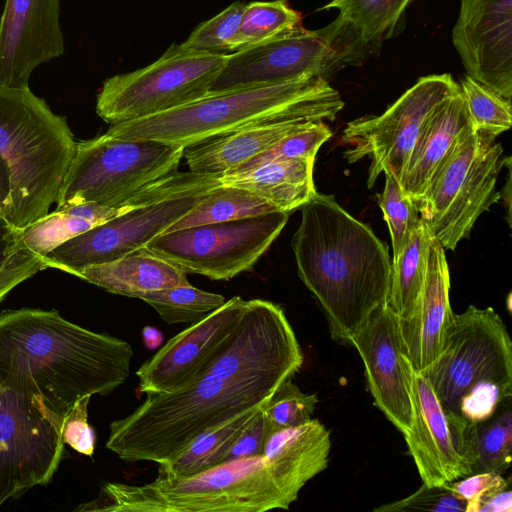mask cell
Segmentation results:
<instances>
[{
  "label": "cell",
  "mask_w": 512,
  "mask_h": 512,
  "mask_svg": "<svg viewBox=\"0 0 512 512\" xmlns=\"http://www.w3.org/2000/svg\"><path fill=\"white\" fill-rule=\"evenodd\" d=\"M459 88L450 74L421 77L384 113L349 122L341 142L345 159L355 163L371 158L367 186L372 188L384 170L399 181L425 122L447 97Z\"/></svg>",
  "instance_id": "obj_15"
},
{
  "label": "cell",
  "mask_w": 512,
  "mask_h": 512,
  "mask_svg": "<svg viewBox=\"0 0 512 512\" xmlns=\"http://www.w3.org/2000/svg\"><path fill=\"white\" fill-rule=\"evenodd\" d=\"M62 422L38 396L0 386V507L50 482L65 452Z\"/></svg>",
  "instance_id": "obj_14"
},
{
  "label": "cell",
  "mask_w": 512,
  "mask_h": 512,
  "mask_svg": "<svg viewBox=\"0 0 512 512\" xmlns=\"http://www.w3.org/2000/svg\"><path fill=\"white\" fill-rule=\"evenodd\" d=\"M301 208L291 242L298 275L322 309L331 337L348 344L386 304L392 269L388 246L332 195L316 193Z\"/></svg>",
  "instance_id": "obj_2"
},
{
  "label": "cell",
  "mask_w": 512,
  "mask_h": 512,
  "mask_svg": "<svg viewBox=\"0 0 512 512\" xmlns=\"http://www.w3.org/2000/svg\"><path fill=\"white\" fill-rule=\"evenodd\" d=\"M262 408L249 409L205 430L175 458L159 464L158 475L190 476L222 463L234 440Z\"/></svg>",
  "instance_id": "obj_29"
},
{
  "label": "cell",
  "mask_w": 512,
  "mask_h": 512,
  "mask_svg": "<svg viewBox=\"0 0 512 512\" xmlns=\"http://www.w3.org/2000/svg\"><path fill=\"white\" fill-rule=\"evenodd\" d=\"M77 277L110 293L139 299L149 292L190 284L185 271L145 247L88 266Z\"/></svg>",
  "instance_id": "obj_24"
},
{
  "label": "cell",
  "mask_w": 512,
  "mask_h": 512,
  "mask_svg": "<svg viewBox=\"0 0 512 512\" xmlns=\"http://www.w3.org/2000/svg\"><path fill=\"white\" fill-rule=\"evenodd\" d=\"M262 409L255 414L234 440L223 462L262 456L265 439L268 434L267 423Z\"/></svg>",
  "instance_id": "obj_43"
},
{
  "label": "cell",
  "mask_w": 512,
  "mask_h": 512,
  "mask_svg": "<svg viewBox=\"0 0 512 512\" xmlns=\"http://www.w3.org/2000/svg\"><path fill=\"white\" fill-rule=\"evenodd\" d=\"M245 3L237 1L198 25L182 46L198 52L229 54L230 42L241 20Z\"/></svg>",
  "instance_id": "obj_40"
},
{
  "label": "cell",
  "mask_w": 512,
  "mask_h": 512,
  "mask_svg": "<svg viewBox=\"0 0 512 512\" xmlns=\"http://www.w3.org/2000/svg\"><path fill=\"white\" fill-rule=\"evenodd\" d=\"M274 392L211 375L174 392H147L132 413L109 424L106 448L126 462L165 463L205 430L264 407Z\"/></svg>",
  "instance_id": "obj_5"
},
{
  "label": "cell",
  "mask_w": 512,
  "mask_h": 512,
  "mask_svg": "<svg viewBox=\"0 0 512 512\" xmlns=\"http://www.w3.org/2000/svg\"><path fill=\"white\" fill-rule=\"evenodd\" d=\"M428 231L415 230L398 259L392 262L386 306L400 322L414 313L423 289L427 265Z\"/></svg>",
  "instance_id": "obj_30"
},
{
  "label": "cell",
  "mask_w": 512,
  "mask_h": 512,
  "mask_svg": "<svg viewBox=\"0 0 512 512\" xmlns=\"http://www.w3.org/2000/svg\"><path fill=\"white\" fill-rule=\"evenodd\" d=\"M65 49L60 0H6L0 19V86L28 88L33 71Z\"/></svg>",
  "instance_id": "obj_20"
},
{
  "label": "cell",
  "mask_w": 512,
  "mask_h": 512,
  "mask_svg": "<svg viewBox=\"0 0 512 512\" xmlns=\"http://www.w3.org/2000/svg\"><path fill=\"white\" fill-rule=\"evenodd\" d=\"M472 127L497 137L512 124L511 101L466 75L459 84Z\"/></svg>",
  "instance_id": "obj_36"
},
{
  "label": "cell",
  "mask_w": 512,
  "mask_h": 512,
  "mask_svg": "<svg viewBox=\"0 0 512 512\" xmlns=\"http://www.w3.org/2000/svg\"><path fill=\"white\" fill-rule=\"evenodd\" d=\"M441 403L470 424L490 418L512 397V342L491 307L453 314L441 352L423 372Z\"/></svg>",
  "instance_id": "obj_7"
},
{
  "label": "cell",
  "mask_w": 512,
  "mask_h": 512,
  "mask_svg": "<svg viewBox=\"0 0 512 512\" xmlns=\"http://www.w3.org/2000/svg\"><path fill=\"white\" fill-rule=\"evenodd\" d=\"M452 41L467 75L512 97V0H461Z\"/></svg>",
  "instance_id": "obj_19"
},
{
  "label": "cell",
  "mask_w": 512,
  "mask_h": 512,
  "mask_svg": "<svg viewBox=\"0 0 512 512\" xmlns=\"http://www.w3.org/2000/svg\"><path fill=\"white\" fill-rule=\"evenodd\" d=\"M445 249L428 233L427 265L417 307L399 321L402 348L413 368L423 373L438 358L454 312L450 305V275Z\"/></svg>",
  "instance_id": "obj_22"
},
{
  "label": "cell",
  "mask_w": 512,
  "mask_h": 512,
  "mask_svg": "<svg viewBox=\"0 0 512 512\" xmlns=\"http://www.w3.org/2000/svg\"><path fill=\"white\" fill-rule=\"evenodd\" d=\"M131 345L75 324L56 310L0 313V386L38 396L60 417L78 398L106 396L130 374Z\"/></svg>",
  "instance_id": "obj_1"
},
{
  "label": "cell",
  "mask_w": 512,
  "mask_h": 512,
  "mask_svg": "<svg viewBox=\"0 0 512 512\" xmlns=\"http://www.w3.org/2000/svg\"><path fill=\"white\" fill-rule=\"evenodd\" d=\"M76 144L66 119L29 87L0 86V156L10 169L11 224L24 229L49 213Z\"/></svg>",
  "instance_id": "obj_6"
},
{
  "label": "cell",
  "mask_w": 512,
  "mask_h": 512,
  "mask_svg": "<svg viewBox=\"0 0 512 512\" xmlns=\"http://www.w3.org/2000/svg\"><path fill=\"white\" fill-rule=\"evenodd\" d=\"M472 127L460 88L441 102L422 127L399 184L417 205L456 144Z\"/></svg>",
  "instance_id": "obj_23"
},
{
  "label": "cell",
  "mask_w": 512,
  "mask_h": 512,
  "mask_svg": "<svg viewBox=\"0 0 512 512\" xmlns=\"http://www.w3.org/2000/svg\"><path fill=\"white\" fill-rule=\"evenodd\" d=\"M300 24L301 14L286 0L245 3L239 27L230 42V53L268 41Z\"/></svg>",
  "instance_id": "obj_33"
},
{
  "label": "cell",
  "mask_w": 512,
  "mask_h": 512,
  "mask_svg": "<svg viewBox=\"0 0 512 512\" xmlns=\"http://www.w3.org/2000/svg\"><path fill=\"white\" fill-rule=\"evenodd\" d=\"M317 403V394L304 393L292 382V378L287 379L262 409L268 432L310 421Z\"/></svg>",
  "instance_id": "obj_39"
},
{
  "label": "cell",
  "mask_w": 512,
  "mask_h": 512,
  "mask_svg": "<svg viewBox=\"0 0 512 512\" xmlns=\"http://www.w3.org/2000/svg\"><path fill=\"white\" fill-rule=\"evenodd\" d=\"M167 324H193L225 303V297L191 284L146 293L140 297Z\"/></svg>",
  "instance_id": "obj_34"
},
{
  "label": "cell",
  "mask_w": 512,
  "mask_h": 512,
  "mask_svg": "<svg viewBox=\"0 0 512 512\" xmlns=\"http://www.w3.org/2000/svg\"><path fill=\"white\" fill-rule=\"evenodd\" d=\"M91 395L77 399L62 422V439L80 454L92 457L95 450V431L88 422Z\"/></svg>",
  "instance_id": "obj_42"
},
{
  "label": "cell",
  "mask_w": 512,
  "mask_h": 512,
  "mask_svg": "<svg viewBox=\"0 0 512 512\" xmlns=\"http://www.w3.org/2000/svg\"><path fill=\"white\" fill-rule=\"evenodd\" d=\"M11 194L10 169L0 156V215L7 217Z\"/></svg>",
  "instance_id": "obj_46"
},
{
  "label": "cell",
  "mask_w": 512,
  "mask_h": 512,
  "mask_svg": "<svg viewBox=\"0 0 512 512\" xmlns=\"http://www.w3.org/2000/svg\"><path fill=\"white\" fill-rule=\"evenodd\" d=\"M403 365L412 404V425L404 438L423 484L436 486L471 475L473 424L441 403L404 351Z\"/></svg>",
  "instance_id": "obj_16"
},
{
  "label": "cell",
  "mask_w": 512,
  "mask_h": 512,
  "mask_svg": "<svg viewBox=\"0 0 512 512\" xmlns=\"http://www.w3.org/2000/svg\"><path fill=\"white\" fill-rule=\"evenodd\" d=\"M309 122L283 121L250 126L186 148L189 171L224 175Z\"/></svg>",
  "instance_id": "obj_26"
},
{
  "label": "cell",
  "mask_w": 512,
  "mask_h": 512,
  "mask_svg": "<svg viewBox=\"0 0 512 512\" xmlns=\"http://www.w3.org/2000/svg\"><path fill=\"white\" fill-rule=\"evenodd\" d=\"M302 488L263 456L222 462L183 477L158 475L142 485L107 482L75 511L264 512L288 509Z\"/></svg>",
  "instance_id": "obj_4"
},
{
  "label": "cell",
  "mask_w": 512,
  "mask_h": 512,
  "mask_svg": "<svg viewBox=\"0 0 512 512\" xmlns=\"http://www.w3.org/2000/svg\"><path fill=\"white\" fill-rule=\"evenodd\" d=\"M383 173L385 186L384 190L377 194V200L389 228L394 262L420 226L421 219L417 205L404 193L399 181L388 170H384Z\"/></svg>",
  "instance_id": "obj_37"
},
{
  "label": "cell",
  "mask_w": 512,
  "mask_h": 512,
  "mask_svg": "<svg viewBox=\"0 0 512 512\" xmlns=\"http://www.w3.org/2000/svg\"><path fill=\"white\" fill-rule=\"evenodd\" d=\"M0 302H1V300H0Z\"/></svg>",
  "instance_id": "obj_48"
},
{
  "label": "cell",
  "mask_w": 512,
  "mask_h": 512,
  "mask_svg": "<svg viewBox=\"0 0 512 512\" xmlns=\"http://www.w3.org/2000/svg\"><path fill=\"white\" fill-rule=\"evenodd\" d=\"M314 161L312 158L273 161L244 173L222 175L220 181L223 185L246 189L278 210L290 213L317 193L313 180Z\"/></svg>",
  "instance_id": "obj_27"
},
{
  "label": "cell",
  "mask_w": 512,
  "mask_h": 512,
  "mask_svg": "<svg viewBox=\"0 0 512 512\" xmlns=\"http://www.w3.org/2000/svg\"><path fill=\"white\" fill-rule=\"evenodd\" d=\"M246 301L234 296L200 321L172 337L136 371L142 393H168L204 376L212 356L236 326Z\"/></svg>",
  "instance_id": "obj_18"
},
{
  "label": "cell",
  "mask_w": 512,
  "mask_h": 512,
  "mask_svg": "<svg viewBox=\"0 0 512 512\" xmlns=\"http://www.w3.org/2000/svg\"><path fill=\"white\" fill-rule=\"evenodd\" d=\"M289 213L274 211L164 232L145 248L186 273L230 280L253 268L279 236Z\"/></svg>",
  "instance_id": "obj_11"
},
{
  "label": "cell",
  "mask_w": 512,
  "mask_h": 512,
  "mask_svg": "<svg viewBox=\"0 0 512 512\" xmlns=\"http://www.w3.org/2000/svg\"><path fill=\"white\" fill-rule=\"evenodd\" d=\"M153 187H145L124 206L108 207L96 203H80L56 207L53 212L23 229L25 246L43 259L61 244L141 205L161 200ZM164 199V198H163Z\"/></svg>",
  "instance_id": "obj_25"
},
{
  "label": "cell",
  "mask_w": 512,
  "mask_h": 512,
  "mask_svg": "<svg viewBox=\"0 0 512 512\" xmlns=\"http://www.w3.org/2000/svg\"><path fill=\"white\" fill-rule=\"evenodd\" d=\"M508 481L501 474L482 472L452 481L450 485L461 498L469 503L477 499L484 492L504 485Z\"/></svg>",
  "instance_id": "obj_44"
},
{
  "label": "cell",
  "mask_w": 512,
  "mask_h": 512,
  "mask_svg": "<svg viewBox=\"0 0 512 512\" xmlns=\"http://www.w3.org/2000/svg\"><path fill=\"white\" fill-rule=\"evenodd\" d=\"M512 492L510 481L494 487L472 502L467 503L466 512H511Z\"/></svg>",
  "instance_id": "obj_45"
},
{
  "label": "cell",
  "mask_w": 512,
  "mask_h": 512,
  "mask_svg": "<svg viewBox=\"0 0 512 512\" xmlns=\"http://www.w3.org/2000/svg\"><path fill=\"white\" fill-rule=\"evenodd\" d=\"M495 137L472 129L456 144L417 207L428 233L453 251L479 216L500 199L496 184L507 157Z\"/></svg>",
  "instance_id": "obj_8"
},
{
  "label": "cell",
  "mask_w": 512,
  "mask_h": 512,
  "mask_svg": "<svg viewBox=\"0 0 512 512\" xmlns=\"http://www.w3.org/2000/svg\"><path fill=\"white\" fill-rule=\"evenodd\" d=\"M215 187H204L137 206L61 244L44 256L43 261L47 268L77 277L88 266L110 262L145 247L191 211Z\"/></svg>",
  "instance_id": "obj_17"
},
{
  "label": "cell",
  "mask_w": 512,
  "mask_h": 512,
  "mask_svg": "<svg viewBox=\"0 0 512 512\" xmlns=\"http://www.w3.org/2000/svg\"><path fill=\"white\" fill-rule=\"evenodd\" d=\"M141 334L144 346L147 349L155 350L162 346L164 336L158 328L151 325L144 326Z\"/></svg>",
  "instance_id": "obj_47"
},
{
  "label": "cell",
  "mask_w": 512,
  "mask_h": 512,
  "mask_svg": "<svg viewBox=\"0 0 512 512\" xmlns=\"http://www.w3.org/2000/svg\"><path fill=\"white\" fill-rule=\"evenodd\" d=\"M185 148L106 133L77 142L56 207L96 203L121 207L141 189L177 172Z\"/></svg>",
  "instance_id": "obj_9"
},
{
  "label": "cell",
  "mask_w": 512,
  "mask_h": 512,
  "mask_svg": "<svg viewBox=\"0 0 512 512\" xmlns=\"http://www.w3.org/2000/svg\"><path fill=\"white\" fill-rule=\"evenodd\" d=\"M414 0H332L322 9H338L333 21L361 63L390 38Z\"/></svg>",
  "instance_id": "obj_28"
},
{
  "label": "cell",
  "mask_w": 512,
  "mask_h": 512,
  "mask_svg": "<svg viewBox=\"0 0 512 512\" xmlns=\"http://www.w3.org/2000/svg\"><path fill=\"white\" fill-rule=\"evenodd\" d=\"M344 107L338 91L321 76L261 87L210 93L181 107L111 124L106 134L189 148L250 126L333 121Z\"/></svg>",
  "instance_id": "obj_3"
},
{
  "label": "cell",
  "mask_w": 512,
  "mask_h": 512,
  "mask_svg": "<svg viewBox=\"0 0 512 512\" xmlns=\"http://www.w3.org/2000/svg\"><path fill=\"white\" fill-rule=\"evenodd\" d=\"M467 502L451 487L450 482L436 486L423 484L417 491L398 501L381 505L375 512H466Z\"/></svg>",
  "instance_id": "obj_41"
},
{
  "label": "cell",
  "mask_w": 512,
  "mask_h": 512,
  "mask_svg": "<svg viewBox=\"0 0 512 512\" xmlns=\"http://www.w3.org/2000/svg\"><path fill=\"white\" fill-rule=\"evenodd\" d=\"M230 54V53H229ZM229 54L172 44L156 61L103 82L96 112L108 124L172 110L207 96Z\"/></svg>",
  "instance_id": "obj_10"
},
{
  "label": "cell",
  "mask_w": 512,
  "mask_h": 512,
  "mask_svg": "<svg viewBox=\"0 0 512 512\" xmlns=\"http://www.w3.org/2000/svg\"><path fill=\"white\" fill-rule=\"evenodd\" d=\"M331 136L332 132L324 121L309 122L224 175L244 173L273 161L294 158L315 159L319 148Z\"/></svg>",
  "instance_id": "obj_38"
},
{
  "label": "cell",
  "mask_w": 512,
  "mask_h": 512,
  "mask_svg": "<svg viewBox=\"0 0 512 512\" xmlns=\"http://www.w3.org/2000/svg\"><path fill=\"white\" fill-rule=\"evenodd\" d=\"M23 229L0 215V300L23 281L47 268L24 244Z\"/></svg>",
  "instance_id": "obj_35"
},
{
  "label": "cell",
  "mask_w": 512,
  "mask_h": 512,
  "mask_svg": "<svg viewBox=\"0 0 512 512\" xmlns=\"http://www.w3.org/2000/svg\"><path fill=\"white\" fill-rule=\"evenodd\" d=\"M280 211L264 198L232 185H219L209 190L203 199L165 232L255 217Z\"/></svg>",
  "instance_id": "obj_31"
},
{
  "label": "cell",
  "mask_w": 512,
  "mask_h": 512,
  "mask_svg": "<svg viewBox=\"0 0 512 512\" xmlns=\"http://www.w3.org/2000/svg\"><path fill=\"white\" fill-rule=\"evenodd\" d=\"M354 64H358L355 56L332 22L319 30H308L300 24L268 41L230 53L210 93L307 76L328 80L340 68Z\"/></svg>",
  "instance_id": "obj_12"
},
{
  "label": "cell",
  "mask_w": 512,
  "mask_h": 512,
  "mask_svg": "<svg viewBox=\"0 0 512 512\" xmlns=\"http://www.w3.org/2000/svg\"><path fill=\"white\" fill-rule=\"evenodd\" d=\"M303 360L283 308L268 300L252 299L246 301L236 326L205 366L204 376L275 391L293 378Z\"/></svg>",
  "instance_id": "obj_13"
},
{
  "label": "cell",
  "mask_w": 512,
  "mask_h": 512,
  "mask_svg": "<svg viewBox=\"0 0 512 512\" xmlns=\"http://www.w3.org/2000/svg\"><path fill=\"white\" fill-rule=\"evenodd\" d=\"M365 367L374 404L403 434L412 425V404L403 365L399 319L386 306L377 308L350 338Z\"/></svg>",
  "instance_id": "obj_21"
},
{
  "label": "cell",
  "mask_w": 512,
  "mask_h": 512,
  "mask_svg": "<svg viewBox=\"0 0 512 512\" xmlns=\"http://www.w3.org/2000/svg\"><path fill=\"white\" fill-rule=\"evenodd\" d=\"M471 474H504L512 460V406L506 399L488 419L471 428Z\"/></svg>",
  "instance_id": "obj_32"
}]
</instances>
